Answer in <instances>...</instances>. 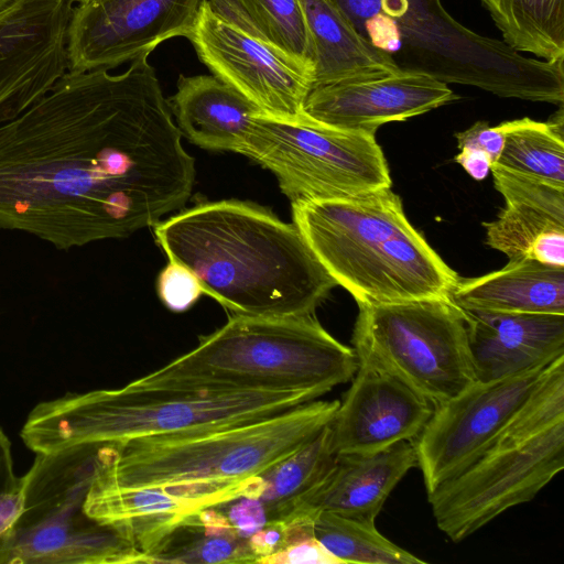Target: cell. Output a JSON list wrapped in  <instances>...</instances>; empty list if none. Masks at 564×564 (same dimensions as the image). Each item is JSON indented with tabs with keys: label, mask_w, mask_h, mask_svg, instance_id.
I'll list each match as a JSON object with an SVG mask.
<instances>
[{
	"label": "cell",
	"mask_w": 564,
	"mask_h": 564,
	"mask_svg": "<svg viewBox=\"0 0 564 564\" xmlns=\"http://www.w3.org/2000/svg\"><path fill=\"white\" fill-rule=\"evenodd\" d=\"M229 489L205 485L106 488L91 485L84 509L89 518L109 527L144 556L185 517L231 500Z\"/></svg>",
	"instance_id": "cell-16"
},
{
	"label": "cell",
	"mask_w": 564,
	"mask_h": 564,
	"mask_svg": "<svg viewBox=\"0 0 564 564\" xmlns=\"http://www.w3.org/2000/svg\"><path fill=\"white\" fill-rule=\"evenodd\" d=\"M463 311L476 381L513 376L564 356V314Z\"/></svg>",
	"instance_id": "cell-18"
},
{
	"label": "cell",
	"mask_w": 564,
	"mask_h": 564,
	"mask_svg": "<svg viewBox=\"0 0 564 564\" xmlns=\"http://www.w3.org/2000/svg\"><path fill=\"white\" fill-rule=\"evenodd\" d=\"M232 528L245 539L263 528L269 522L265 506L258 499L242 496L220 505Z\"/></svg>",
	"instance_id": "cell-31"
},
{
	"label": "cell",
	"mask_w": 564,
	"mask_h": 564,
	"mask_svg": "<svg viewBox=\"0 0 564 564\" xmlns=\"http://www.w3.org/2000/svg\"><path fill=\"white\" fill-rule=\"evenodd\" d=\"M183 135L214 151L239 152L260 110L214 75L184 76L167 101ZM262 116V115H261Z\"/></svg>",
	"instance_id": "cell-20"
},
{
	"label": "cell",
	"mask_w": 564,
	"mask_h": 564,
	"mask_svg": "<svg viewBox=\"0 0 564 564\" xmlns=\"http://www.w3.org/2000/svg\"><path fill=\"white\" fill-rule=\"evenodd\" d=\"M459 97L446 82L415 68L315 86L304 104L307 119L323 126L376 134L392 121H404Z\"/></svg>",
	"instance_id": "cell-15"
},
{
	"label": "cell",
	"mask_w": 564,
	"mask_h": 564,
	"mask_svg": "<svg viewBox=\"0 0 564 564\" xmlns=\"http://www.w3.org/2000/svg\"><path fill=\"white\" fill-rule=\"evenodd\" d=\"M356 355L352 382L330 423L335 454H370L414 441L435 405L371 357Z\"/></svg>",
	"instance_id": "cell-14"
},
{
	"label": "cell",
	"mask_w": 564,
	"mask_h": 564,
	"mask_svg": "<svg viewBox=\"0 0 564 564\" xmlns=\"http://www.w3.org/2000/svg\"><path fill=\"white\" fill-rule=\"evenodd\" d=\"M259 564H341L315 538L296 541L264 557Z\"/></svg>",
	"instance_id": "cell-32"
},
{
	"label": "cell",
	"mask_w": 564,
	"mask_h": 564,
	"mask_svg": "<svg viewBox=\"0 0 564 564\" xmlns=\"http://www.w3.org/2000/svg\"><path fill=\"white\" fill-rule=\"evenodd\" d=\"M351 343L434 405L476 381L464 311L452 300L360 303Z\"/></svg>",
	"instance_id": "cell-9"
},
{
	"label": "cell",
	"mask_w": 564,
	"mask_h": 564,
	"mask_svg": "<svg viewBox=\"0 0 564 564\" xmlns=\"http://www.w3.org/2000/svg\"><path fill=\"white\" fill-rule=\"evenodd\" d=\"M299 1L314 51L313 87L401 68L391 54L359 32L337 0Z\"/></svg>",
	"instance_id": "cell-21"
},
{
	"label": "cell",
	"mask_w": 564,
	"mask_h": 564,
	"mask_svg": "<svg viewBox=\"0 0 564 564\" xmlns=\"http://www.w3.org/2000/svg\"><path fill=\"white\" fill-rule=\"evenodd\" d=\"M503 42L547 64L564 57V0H480Z\"/></svg>",
	"instance_id": "cell-24"
},
{
	"label": "cell",
	"mask_w": 564,
	"mask_h": 564,
	"mask_svg": "<svg viewBox=\"0 0 564 564\" xmlns=\"http://www.w3.org/2000/svg\"><path fill=\"white\" fill-rule=\"evenodd\" d=\"M156 289L161 302L177 313L192 307L203 294L196 276L186 267L173 261L160 272Z\"/></svg>",
	"instance_id": "cell-30"
},
{
	"label": "cell",
	"mask_w": 564,
	"mask_h": 564,
	"mask_svg": "<svg viewBox=\"0 0 564 564\" xmlns=\"http://www.w3.org/2000/svg\"><path fill=\"white\" fill-rule=\"evenodd\" d=\"M454 160L476 181L487 177L492 165L486 152L471 148L460 149Z\"/></svg>",
	"instance_id": "cell-35"
},
{
	"label": "cell",
	"mask_w": 564,
	"mask_h": 564,
	"mask_svg": "<svg viewBox=\"0 0 564 564\" xmlns=\"http://www.w3.org/2000/svg\"><path fill=\"white\" fill-rule=\"evenodd\" d=\"M75 1H76L77 3H79V2H84V1H86V0H75Z\"/></svg>",
	"instance_id": "cell-37"
},
{
	"label": "cell",
	"mask_w": 564,
	"mask_h": 564,
	"mask_svg": "<svg viewBox=\"0 0 564 564\" xmlns=\"http://www.w3.org/2000/svg\"><path fill=\"white\" fill-rule=\"evenodd\" d=\"M238 153L270 170L291 203L391 187L387 160L372 133L260 115Z\"/></svg>",
	"instance_id": "cell-10"
},
{
	"label": "cell",
	"mask_w": 564,
	"mask_h": 564,
	"mask_svg": "<svg viewBox=\"0 0 564 564\" xmlns=\"http://www.w3.org/2000/svg\"><path fill=\"white\" fill-rule=\"evenodd\" d=\"M414 466V441L370 454L336 455L328 473L293 502L282 519L293 513L330 511L376 520L392 490Z\"/></svg>",
	"instance_id": "cell-19"
},
{
	"label": "cell",
	"mask_w": 564,
	"mask_h": 564,
	"mask_svg": "<svg viewBox=\"0 0 564 564\" xmlns=\"http://www.w3.org/2000/svg\"><path fill=\"white\" fill-rule=\"evenodd\" d=\"M549 365L494 381H475L434 406L414 440L427 495L484 453L530 398Z\"/></svg>",
	"instance_id": "cell-12"
},
{
	"label": "cell",
	"mask_w": 564,
	"mask_h": 564,
	"mask_svg": "<svg viewBox=\"0 0 564 564\" xmlns=\"http://www.w3.org/2000/svg\"><path fill=\"white\" fill-rule=\"evenodd\" d=\"M148 563H256L248 539L224 511L208 507L185 517L149 555Z\"/></svg>",
	"instance_id": "cell-23"
},
{
	"label": "cell",
	"mask_w": 564,
	"mask_h": 564,
	"mask_svg": "<svg viewBox=\"0 0 564 564\" xmlns=\"http://www.w3.org/2000/svg\"><path fill=\"white\" fill-rule=\"evenodd\" d=\"M23 476L14 473L11 441L0 426V553L23 507Z\"/></svg>",
	"instance_id": "cell-29"
},
{
	"label": "cell",
	"mask_w": 564,
	"mask_h": 564,
	"mask_svg": "<svg viewBox=\"0 0 564 564\" xmlns=\"http://www.w3.org/2000/svg\"><path fill=\"white\" fill-rule=\"evenodd\" d=\"M335 458L329 424L310 442L260 474L258 499L265 506L269 521L282 519L293 502L328 473Z\"/></svg>",
	"instance_id": "cell-26"
},
{
	"label": "cell",
	"mask_w": 564,
	"mask_h": 564,
	"mask_svg": "<svg viewBox=\"0 0 564 564\" xmlns=\"http://www.w3.org/2000/svg\"><path fill=\"white\" fill-rule=\"evenodd\" d=\"M203 0H86L67 31L68 70L111 69L149 55L162 42L188 37Z\"/></svg>",
	"instance_id": "cell-13"
},
{
	"label": "cell",
	"mask_w": 564,
	"mask_h": 564,
	"mask_svg": "<svg viewBox=\"0 0 564 564\" xmlns=\"http://www.w3.org/2000/svg\"><path fill=\"white\" fill-rule=\"evenodd\" d=\"M15 0H0V11L6 9L8 6H10Z\"/></svg>",
	"instance_id": "cell-36"
},
{
	"label": "cell",
	"mask_w": 564,
	"mask_h": 564,
	"mask_svg": "<svg viewBox=\"0 0 564 564\" xmlns=\"http://www.w3.org/2000/svg\"><path fill=\"white\" fill-rule=\"evenodd\" d=\"M354 348L312 315H232L185 355L131 381L142 388L185 390H311L321 395L348 382Z\"/></svg>",
	"instance_id": "cell-5"
},
{
	"label": "cell",
	"mask_w": 564,
	"mask_h": 564,
	"mask_svg": "<svg viewBox=\"0 0 564 564\" xmlns=\"http://www.w3.org/2000/svg\"><path fill=\"white\" fill-rule=\"evenodd\" d=\"M293 224L357 304L452 300L459 276L408 220L390 187L292 202Z\"/></svg>",
	"instance_id": "cell-3"
},
{
	"label": "cell",
	"mask_w": 564,
	"mask_h": 564,
	"mask_svg": "<svg viewBox=\"0 0 564 564\" xmlns=\"http://www.w3.org/2000/svg\"><path fill=\"white\" fill-rule=\"evenodd\" d=\"M339 400H313L263 419L112 443L94 485L106 488L235 486L329 425Z\"/></svg>",
	"instance_id": "cell-6"
},
{
	"label": "cell",
	"mask_w": 564,
	"mask_h": 564,
	"mask_svg": "<svg viewBox=\"0 0 564 564\" xmlns=\"http://www.w3.org/2000/svg\"><path fill=\"white\" fill-rule=\"evenodd\" d=\"M148 56L120 74L68 70L0 124V229L69 250L186 205L195 160Z\"/></svg>",
	"instance_id": "cell-1"
},
{
	"label": "cell",
	"mask_w": 564,
	"mask_h": 564,
	"mask_svg": "<svg viewBox=\"0 0 564 564\" xmlns=\"http://www.w3.org/2000/svg\"><path fill=\"white\" fill-rule=\"evenodd\" d=\"M505 143L497 164L532 180L564 188V117L560 108L549 121L530 118L499 124Z\"/></svg>",
	"instance_id": "cell-25"
},
{
	"label": "cell",
	"mask_w": 564,
	"mask_h": 564,
	"mask_svg": "<svg viewBox=\"0 0 564 564\" xmlns=\"http://www.w3.org/2000/svg\"><path fill=\"white\" fill-rule=\"evenodd\" d=\"M215 77L251 101L262 116L312 120L304 104L314 68L288 55L254 26L235 0H203L187 37Z\"/></svg>",
	"instance_id": "cell-11"
},
{
	"label": "cell",
	"mask_w": 564,
	"mask_h": 564,
	"mask_svg": "<svg viewBox=\"0 0 564 564\" xmlns=\"http://www.w3.org/2000/svg\"><path fill=\"white\" fill-rule=\"evenodd\" d=\"M274 46L314 68V51L299 0H235Z\"/></svg>",
	"instance_id": "cell-28"
},
{
	"label": "cell",
	"mask_w": 564,
	"mask_h": 564,
	"mask_svg": "<svg viewBox=\"0 0 564 564\" xmlns=\"http://www.w3.org/2000/svg\"><path fill=\"white\" fill-rule=\"evenodd\" d=\"M319 397L311 390H185L128 383L41 402L20 436L35 454L50 453L84 443H118L254 421Z\"/></svg>",
	"instance_id": "cell-4"
},
{
	"label": "cell",
	"mask_w": 564,
	"mask_h": 564,
	"mask_svg": "<svg viewBox=\"0 0 564 564\" xmlns=\"http://www.w3.org/2000/svg\"><path fill=\"white\" fill-rule=\"evenodd\" d=\"M314 535L341 564H423L424 560L381 534L375 520L321 511Z\"/></svg>",
	"instance_id": "cell-27"
},
{
	"label": "cell",
	"mask_w": 564,
	"mask_h": 564,
	"mask_svg": "<svg viewBox=\"0 0 564 564\" xmlns=\"http://www.w3.org/2000/svg\"><path fill=\"white\" fill-rule=\"evenodd\" d=\"M153 227L169 260L234 315H312L337 285L299 228L254 203L205 202Z\"/></svg>",
	"instance_id": "cell-2"
},
{
	"label": "cell",
	"mask_w": 564,
	"mask_h": 564,
	"mask_svg": "<svg viewBox=\"0 0 564 564\" xmlns=\"http://www.w3.org/2000/svg\"><path fill=\"white\" fill-rule=\"evenodd\" d=\"M564 468V356L491 444L427 495L437 528L460 542L525 503Z\"/></svg>",
	"instance_id": "cell-7"
},
{
	"label": "cell",
	"mask_w": 564,
	"mask_h": 564,
	"mask_svg": "<svg viewBox=\"0 0 564 564\" xmlns=\"http://www.w3.org/2000/svg\"><path fill=\"white\" fill-rule=\"evenodd\" d=\"M490 172L505 208L495 220L484 223L486 243L509 260L530 258L564 267V188L497 163Z\"/></svg>",
	"instance_id": "cell-17"
},
{
	"label": "cell",
	"mask_w": 564,
	"mask_h": 564,
	"mask_svg": "<svg viewBox=\"0 0 564 564\" xmlns=\"http://www.w3.org/2000/svg\"><path fill=\"white\" fill-rule=\"evenodd\" d=\"M111 443L36 454L23 476V507L0 564H132L145 556L113 529L89 518L87 494Z\"/></svg>",
	"instance_id": "cell-8"
},
{
	"label": "cell",
	"mask_w": 564,
	"mask_h": 564,
	"mask_svg": "<svg viewBox=\"0 0 564 564\" xmlns=\"http://www.w3.org/2000/svg\"><path fill=\"white\" fill-rule=\"evenodd\" d=\"M458 149H478L488 154L492 164L497 163L505 143V134L499 124L490 127L486 121H477L468 129L455 134Z\"/></svg>",
	"instance_id": "cell-33"
},
{
	"label": "cell",
	"mask_w": 564,
	"mask_h": 564,
	"mask_svg": "<svg viewBox=\"0 0 564 564\" xmlns=\"http://www.w3.org/2000/svg\"><path fill=\"white\" fill-rule=\"evenodd\" d=\"M284 535L285 522L272 520L249 536L248 544L256 557V563L281 550L284 544Z\"/></svg>",
	"instance_id": "cell-34"
},
{
	"label": "cell",
	"mask_w": 564,
	"mask_h": 564,
	"mask_svg": "<svg viewBox=\"0 0 564 564\" xmlns=\"http://www.w3.org/2000/svg\"><path fill=\"white\" fill-rule=\"evenodd\" d=\"M452 301L466 311L564 314V267L509 260L498 271L459 279Z\"/></svg>",
	"instance_id": "cell-22"
}]
</instances>
